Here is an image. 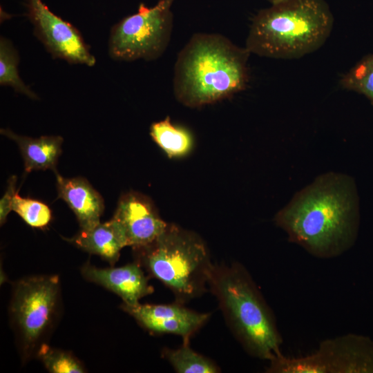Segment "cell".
Returning <instances> with one entry per match:
<instances>
[{
	"label": "cell",
	"mask_w": 373,
	"mask_h": 373,
	"mask_svg": "<svg viewBox=\"0 0 373 373\" xmlns=\"http://www.w3.org/2000/svg\"><path fill=\"white\" fill-rule=\"evenodd\" d=\"M358 200L353 179L328 172L297 192L274 216L288 240L321 259L338 257L356 238Z\"/></svg>",
	"instance_id": "1"
},
{
	"label": "cell",
	"mask_w": 373,
	"mask_h": 373,
	"mask_svg": "<svg viewBox=\"0 0 373 373\" xmlns=\"http://www.w3.org/2000/svg\"><path fill=\"white\" fill-rule=\"evenodd\" d=\"M249 50L217 33H195L179 52L174 67L175 99L198 108L231 97L249 82Z\"/></svg>",
	"instance_id": "2"
},
{
	"label": "cell",
	"mask_w": 373,
	"mask_h": 373,
	"mask_svg": "<svg viewBox=\"0 0 373 373\" xmlns=\"http://www.w3.org/2000/svg\"><path fill=\"white\" fill-rule=\"evenodd\" d=\"M208 285L248 354L269 361L283 354V341L274 314L242 264L214 265Z\"/></svg>",
	"instance_id": "3"
},
{
	"label": "cell",
	"mask_w": 373,
	"mask_h": 373,
	"mask_svg": "<svg viewBox=\"0 0 373 373\" xmlns=\"http://www.w3.org/2000/svg\"><path fill=\"white\" fill-rule=\"evenodd\" d=\"M333 24L325 0H283L256 15L245 48L260 57L298 59L320 48Z\"/></svg>",
	"instance_id": "4"
},
{
	"label": "cell",
	"mask_w": 373,
	"mask_h": 373,
	"mask_svg": "<svg viewBox=\"0 0 373 373\" xmlns=\"http://www.w3.org/2000/svg\"><path fill=\"white\" fill-rule=\"evenodd\" d=\"M136 251L137 263L184 304L207 291L213 267L208 247L196 233L168 223L151 243Z\"/></svg>",
	"instance_id": "5"
},
{
	"label": "cell",
	"mask_w": 373,
	"mask_h": 373,
	"mask_svg": "<svg viewBox=\"0 0 373 373\" xmlns=\"http://www.w3.org/2000/svg\"><path fill=\"white\" fill-rule=\"evenodd\" d=\"M175 0H160L148 7L140 3L137 12L113 26L108 43L115 60H154L165 52L173 29L171 7Z\"/></svg>",
	"instance_id": "6"
},
{
	"label": "cell",
	"mask_w": 373,
	"mask_h": 373,
	"mask_svg": "<svg viewBox=\"0 0 373 373\" xmlns=\"http://www.w3.org/2000/svg\"><path fill=\"white\" fill-rule=\"evenodd\" d=\"M59 298L58 276H31L16 283L10 315L25 357L43 344L57 315Z\"/></svg>",
	"instance_id": "7"
},
{
	"label": "cell",
	"mask_w": 373,
	"mask_h": 373,
	"mask_svg": "<svg viewBox=\"0 0 373 373\" xmlns=\"http://www.w3.org/2000/svg\"><path fill=\"white\" fill-rule=\"evenodd\" d=\"M373 371V345L347 334L327 338L312 354L289 358L283 354L269 361L268 373H352Z\"/></svg>",
	"instance_id": "8"
},
{
	"label": "cell",
	"mask_w": 373,
	"mask_h": 373,
	"mask_svg": "<svg viewBox=\"0 0 373 373\" xmlns=\"http://www.w3.org/2000/svg\"><path fill=\"white\" fill-rule=\"evenodd\" d=\"M25 6L35 37L53 58L71 64H95V57L74 26L53 13L41 0H26Z\"/></svg>",
	"instance_id": "9"
},
{
	"label": "cell",
	"mask_w": 373,
	"mask_h": 373,
	"mask_svg": "<svg viewBox=\"0 0 373 373\" xmlns=\"http://www.w3.org/2000/svg\"><path fill=\"white\" fill-rule=\"evenodd\" d=\"M122 308L149 332L176 334L183 340L189 339L210 316L209 314L197 312L177 302L168 305L122 303Z\"/></svg>",
	"instance_id": "10"
},
{
	"label": "cell",
	"mask_w": 373,
	"mask_h": 373,
	"mask_svg": "<svg viewBox=\"0 0 373 373\" xmlns=\"http://www.w3.org/2000/svg\"><path fill=\"white\" fill-rule=\"evenodd\" d=\"M113 218L122 227L128 246L133 249L151 243L168 224L160 217L151 199L137 192L121 196Z\"/></svg>",
	"instance_id": "11"
},
{
	"label": "cell",
	"mask_w": 373,
	"mask_h": 373,
	"mask_svg": "<svg viewBox=\"0 0 373 373\" xmlns=\"http://www.w3.org/2000/svg\"><path fill=\"white\" fill-rule=\"evenodd\" d=\"M82 274L88 280L95 283L118 295L126 305H135L153 292L148 278L137 262L119 267L98 268L90 264L82 268Z\"/></svg>",
	"instance_id": "12"
},
{
	"label": "cell",
	"mask_w": 373,
	"mask_h": 373,
	"mask_svg": "<svg viewBox=\"0 0 373 373\" xmlns=\"http://www.w3.org/2000/svg\"><path fill=\"white\" fill-rule=\"evenodd\" d=\"M55 173L58 198L64 200L74 212L81 229H90L99 224L104 209L100 194L84 178H66Z\"/></svg>",
	"instance_id": "13"
},
{
	"label": "cell",
	"mask_w": 373,
	"mask_h": 373,
	"mask_svg": "<svg viewBox=\"0 0 373 373\" xmlns=\"http://www.w3.org/2000/svg\"><path fill=\"white\" fill-rule=\"evenodd\" d=\"M68 240L90 254L99 256L111 265L119 259L122 248L128 246L122 227L113 218L92 229H81Z\"/></svg>",
	"instance_id": "14"
},
{
	"label": "cell",
	"mask_w": 373,
	"mask_h": 373,
	"mask_svg": "<svg viewBox=\"0 0 373 373\" xmlns=\"http://www.w3.org/2000/svg\"><path fill=\"white\" fill-rule=\"evenodd\" d=\"M0 132L18 144L26 172L47 169L57 172L56 166L64 141L61 136L45 135L32 138L17 135L8 128H1Z\"/></svg>",
	"instance_id": "15"
},
{
	"label": "cell",
	"mask_w": 373,
	"mask_h": 373,
	"mask_svg": "<svg viewBox=\"0 0 373 373\" xmlns=\"http://www.w3.org/2000/svg\"><path fill=\"white\" fill-rule=\"evenodd\" d=\"M150 135L171 158L186 155L191 151L193 144L190 131L173 124L169 116L151 124Z\"/></svg>",
	"instance_id": "16"
},
{
	"label": "cell",
	"mask_w": 373,
	"mask_h": 373,
	"mask_svg": "<svg viewBox=\"0 0 373 373\" xmlns=\"http://www.w3.org/2000/svg\"><path fill=\"white\" fill-rule=\"evenodd\" d=\"M182 345L175 350L164 348V357L179 373H217L219 367L211 359L193 351L189 339L183 340Z\"/></svg>",
	"instance_id": "17"
},
{
	"label": "cell",
	"mask_w": 373,
	"mask_h": 373,
	"mask_svg": "<svg viewBox=\"0 0 373 373\" xmlns=\"http://www.w3.org/2000/svg\"><path fill=\"white\" fill-rule=\"evenodd\" d=\"M19 55L12 43L1 36L0 38V84L12 88L16 92L33 99H39L21 79L18 72Z\"/></svg>",
	"instance_id": "18"
},
{
	"label": "cell",
	"mask_w": 373,
	"mask_h": 373,
	"mask_svg": "<svg viewBox=\"0 0 373 373\" xmlns=\"http://www.w3.org/2000/svg\"><path fill=\"white\" fill-rule=\"evenodd\" d=\"M342 88L365 95L373 104V54L362 58L340 80Z\"/></svg>",
	"instance_id": "19"
},
{
	"label": "cell",
	"mask_w": 373,
	"mask_h": 373,
	"mask_svg": "<svg viewBox=\"0 0 373 373\" xmlns=\"http://www.w3.org/2000/svg\"><path fill=\"white\" fill-rule=\"evenodd\" d=\"M12 211L35 228L46 227L52 218L51 210L47 204L37 200L23 198L17 192L12 200Z\"/></svg>",
	"instance_id": "20"
},
{
	"label": "cell",
	"mask_w": 373,
	"mask_h": 373,
	"mask_svg": "<svg viewBox=\"0 0 373 373\" xmlns=\"http://www.w3.org/2000/svg\"><path fill=\"white\" fill-rule=\"evenodd\" d=\"M37 354L46 368L52 373H82L86 370L72 354L43 343Z\"/></svg>",
	"instance_id": "21"
},
{
	"label": "cell",
	"mask_w": 373,
	"mask_h": 373,
	"mask_svg": "<svg viewBox=\"0 0 373 373\" xmlns=\"http://www.w3.org/2000/svg\"><path fill=\"white\" fill-rule=\"evenodd\" d=\"M17 177L11 176L8 181L7 189L0 200V222L2 225L12 211V203L16 191Z\"/></svg>",
	"instance_id": "22"
},
{
	"label": "cell",
	"mask_w": 373,
	"mask_h": 373,
	"mask_svg": "<svg viewBox=\"0 0 373 373\" xmlns=\"http://www.w3.org/2000/svg\"><path fill=\"white\" fill-rule=\"evenodd\" d=\"M269 2L271 3V4H274V3H278L279 1H281L283 0H267Z\"/></svg>",
	"instance_id": "23"
}]
</instances>
